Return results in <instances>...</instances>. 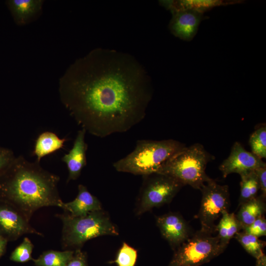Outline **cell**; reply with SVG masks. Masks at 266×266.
Here are the masks:
<instances>
[{"mask_svg":"<svg viewBox=\"0 0 266 266\" xmlns=\"http://www.w3.org/2000/svg\"><path fill=\"white\" fill-rule=\"evenodd\" d=\"M240 176L241 181L239 205L257 197L260 190L258 178L255 171Z\"/></svg>","mask_w":266,"mask_h":266,"instance_id":"22","label":"cell"},{"mask_svg":"<svg viewBox=\"0 0 266 266\" xmlns=\"http://www.w3.org/2000/svg\"><path fill=\"white\" fill-rule=\"evenodd\" d=\"M202 193L200 207L197 215L200 222V230L213 233L215 222L222 212L228 210L230 203L229 187L218 184L210 178L200 189Z\"/></svg>","mask_w":266,"mask_h":266,"instance_id":"8","label":"cell"},{"mask_svg":"<svg viewBox=\"0 0 266 266\" xmlns=\"http://www.w3.org/2000/svg\"><path fill=\"white\" fill-rule=\"evenodd\" d=\"M172 17L168 25L170 32L176 37L190 41L196 34L203 13L194 9H182L171 11Z\"/></svg>","mask_w":266,"mask_h":266,"instance_id":"12","label":"cell"},{"mask_svg":"<svg viewBox=\"0 0 266 266\" xmlns=\"http://www.w3.org/2000/svg\"><path fill=\"white\" fill-rule=\"evenodd\" d=\"M156 223L163 236L174 250L192 234L188 224L178 213L170 212L159 216Z\"/></svg>","mask_w":266,"mask_h":266,"instance_id":"11","label":"cell"},{"mask_svg":"<svg viewBox=\"0 0 266 266\" xmlns=\"http://www.w3.org/2000/svg\"><path fill=\"white\" fill-rule=\"evenodd\" d=\"M58 89L77 124L100 138L127 132L141 122L152 96L150 78L134 58L101 48L71 64Z\"/></svg>","mask_w":266,"mask_h":266,"instance_id":"1","label":"cell"},{"mask_svg":"<svg viewBox=\"0 0 266 266\" xmlns=\"http://www.w3.org/2000/svg\"><path fill=\"white\" fill-rule=\"evenodd\" d=\"M255 171L258 178L260 190L262 192L261 196L265 199L266 197V166L260 167Z\"/></svg>","mask_w":266,"mask_h":266,"instance_id":"29","label":"cell"},{"mask_svg":"<svg viewBox=\"0 0 266 266\" xmlns=\"http://www.w3.org/2000/svg\"><path fill=\"white\" fill-rule=\"evenodd\" d=\"M15 156L10 149L0 146V173L13 161Z\"/></svg>","mask_w":266,"mask_h":266,"instance_id":"27","label":"cell"},{"mask_svg":"<svg viewBox=\"0 0 266 266\" xmlns=\"http://www.w3.org/2000/svg\"><path fill=\"white\" fill-rule=\"evenodd\" d=\"M256 266H266V256L265 254L256 259Z\"/></svg>","mask_w":266,"mask_h":266,"instance_id":"31","label":"cell"},{"mask_svg":"<svg viewBox=\"0 0 266 266\" xmlns=\"http://www.w3.org/2000/svg\"><path fill=\"white\" fill-rule=\"evenodd\" d=\"M234 237L246 251L256 259L264 255L263 249L266 242L259 237L243 231L237 233Z\"/></svg>","mask_w":266,"mask_h":266,"instance_id":"21","label":"cell"},{"mask_svg":"<svg viewBox=\"0 0 266 266\" xmlns=\"http://www.w3.org/2000/svg\"><path fill=\"white\" fill-rule=\"evenodd\" d=\"M66 266H88L86 253L81 249L74 250L72 257Z\"/></svg>","mask_w":266,"mask_h":266,"instance_id":"28","label":"cell"},{"mask_svg":"<svg viewBox=\"0 0 266 266\" xmlns=\"http://www.w3.org/2000/svg\"><path fill=\"white\" fill-rule=\"evenodd\" d=\"M25 234L43 236L14 208L0 202V234L8 241H15Z\"/></svg>","mask_w":266,"mask_h":266,"instance_id":"10","label":"cell"},{"mask_svg":"<svg viewBox=\"0 0 266 266\" xmlns=\"http://www.w3.org/2000/svg\"><path fill=\"white\" fill-rule=\"evenodd\" d=\"M242 230V227L236 215L228 210L222 212L221 219L216 226L217 235L224 245L228 246L230 240Z\"/></svg>","mask_w":266,"mask_h":266,"instance_id":"19","label":"cell"},{"mask_svg":"<svg viewBox=\"0 0 266 266\" xmlns=\"http://www.w3.org/2000/svg\"><path fill=\"white\" fill-rule=\"evenodd\" d=\"M243 231L258 237L266 235V220L264 216L258 218Z\"/></svg>","mask_w":266,"mask_h":266,"instance_id":"26","label":"cell"},{"mask_svg":"<svg viewBox=\"0 0 266 266\" xmlns=\"http://www.w3.org/2000/svg\"><path fill=\"white\" fill-rule=\"evenodd\" d=\"M72 216H82L101 210V204L98 199L93 195L82 184L78 186V194L72 201L63 203L61 207Z\"/></svg>","mask_w":266,"mask_h":266,"instance_id":"15","label":"cell"},{"mask_svg":"<svg viewBox=\"0 0 266 266\" xmlns=\"http://www.w3.org/2000/svg\"><path fill=\"white\" fill-rule=\"evenodd\" d=\"M43 0H8L6 5L15 24L25 26L37 19L42 11Z\"/></svg>","mask_w":266,"mask_h":266,"instance_id":"14","label":"cell"},{"mask_svg":"<svg viewBox=\"0 0 266 266\" xmlns=\"http://www.w3.org/2000/svg\"><path fill=\"white\" fill-rule=\"evenodd\" d=\"M34 245L31 240L25 237L22 242L12 251L10 260L18 263H25L33 260L32 253Z\"/></svg>","mask_w":266,"mask_h":266,"instance_id":"24","label":"cell"},{"mask_svg":"<svg viewBox=\"0 0 266 266\" xmlns=\"http://www.w3.org/2000/svg\"><path fill=\"white\" fill-rule=\"evenodd\" d=\"M213 233L201 230L175 249L168 266H199L222 253L227 246Z\"/></svg>","mask_w":266,"mask_h":266,"instance_id":"6","label":"cell"},{"mask_svg":"<svg viewBox=\"0 0 266 266\" xmlns=\"http://www.w3.org/2000/svg\"><path fill=\"white\" fill-rule=\"evenodd\" d=\"M74 253V250L60 251L50 250L43 252L33 261L35 266H66Z\"/></svg>","mask_w":266,"mask_h":266,"instance_id":"20","label":"cell"},{"mask_svg":"<svg viewBox=\"0 0 266 266\" xmlns=\"http://www.w3.org/2000/svg\"><path fill=\"white\" fill-rule=\"evenodd\" d=\"M56 217L63 223L61 245L65 250L81 249L86 241L99 236L119 234L117 227L102 209L78 217L64 211Z\"/></svg>","mask_w":266,"mask_h":266,"instance_id":"4","label":"cell"},{"mask_svg":"<svg viewBox=\"0 0 266 266\" xmlns=\"http://www.w3.org/2000/svg\"><path fill=\"white\" fill-rule=\"evenodd\" d=\"M213 157L202 144L195 143L174 154L157 173L168 176L183 186L188 185L200 190L211 178L206 174L205 169Z\"/></svg>","mask_w":266,"mask_h":266,"instance_id":"5","label":"cell"},{"mask_svg":"<svg viewBox=\"0 0 266 266\" xmlns=\"http://www.w3.org/2000/svg\"><path fill=\"white\" fill-rule=\"evenodd\" d=\"M137 258L136 250L124 242L112 263H116L117 266H134Z\"/></svg>","mask_w":266,"mask_h":266,"instance_id":"25","label":"cell"},{"mask_svg":"<svg viewBox=\"0 0 266 266\" xmlns=\"http://www.w3.org/2000/svg\"><path fill=\"white\" fill-rule=\"evenodd\" d=\"M59 181L58 175L45 170L36 160L15 156L0 173V202L13 207L30 222L41 208L61 207Z\"/></svg>","mask_w":266,"mask_h":266,"instance_id":"2","label":"cell"},{"mask_svg":"<svg viewBox=\"0 0 266 266\" xmlns=\"http://www.w3.org/2000/svg\"><path fill=\"white\" fill-rule=\"evenodd\" d=\"M86 133V132L83 129L78 131L72 147L62 158V161L66 164L68 169L67 182L76 180L87 165L88 145L85 140Z\"/></svg>","mask_w":266,"mask_h":266,"instance_id":"13","label":"cell"},{"mask_svg":"<svg viewBox=\"0 0 266 266\" xmlns=\"http://www.w3.org/2000/svg\"><path fill=\"white\" fill-rule=\"evenodd\" d=\"M241 2V1L221 0H184L161 1L163 6L171 11L182 9H190L204 13L214 7Z\"/></svg>","mask_w":266,"mask_h":266,"instance_id":"18","label":"cell"},{"mask_svg":"<svg viewBox=\"0 0 266 266\" xmlns=\"http://www.w3.org/2000/svg\"><path fill=\"white\" fill-rule=\"evenodd\" d=\"M266 166V163L252 152L244 149L236 141L233 144L230 154L219 166L224 178L231 173L240 176L248 174L256 169Z\"/></svg>","mask_w":266,"mask_h":266,"instance_id":"9","label":"cell"},{"mask_svg":"<svg viewBox=\"0 0 266 266\" xmlns=\"http://www.w3.org/2000/svg\"><path fill=\"white\" fill-rule=\"evenodd\" d=\"M66 138H60L54 133L46 131L41 133L35 141L33 154L36 157V161L41 159L63 148Z\"/></svg>","mask_w":266,"mask_h":266,"instance_id":"16","label":"cell"},{"mask_svg":"<svg viewBox=\"0 0 266 266\" xmlns=\"http://www.w3.org/2000/svg\"><path fill=\"white\" fill-rule=\"evenodd\" d=\"M143 178L135 207L138 216L169 203L183 187L174 179L162 174L155 173Z\"/></svg>","mask_w":266,"mask_h":266,"instance_id":"7","label":"cell"},{"mask_svg":"<svg viewBox=\"0 0 266 266\" xmlns=\"http://www.w3.org/2000/svg\"><path fill=\"white\" fill-rule=\"evenodd\" d=\"M249 143L252 153L262 159L266 158V127L263 125L250 135Z\"/></svg>","mask_w":266,"mask_h":266,"instance_id":"23","label":"cell"},{"mask_svg":"<svg viewBox=\"0 0 266 266\" xmlns=\"http://www.w3.org/2000/svg\"><path fill=\"white\" fill-rule=\"evenodd\" d=\"M8 241L0 234V257L5 253Z\"/></svg>","mask_w":266,"mask_h":266,"instance_id":"30","label":"cell"},{"mask_svg":"<svg viewBox=\"0 0 266 266\" xmlns=\"http://www.w3.org/2000/svg\"><path fill=\"white\" fill-rule=\"evenodd\" d=\"M265 200L261 196L256 197L239 205L240 208L236 216L242 230L264 215L266 208Z\"/></svg>","mask_w":266,"mask_h":266,"instance_id":"17","label":"cell"},{"mask_svg":"<svg viewBox=\"0 0 266 266\" xmlns=\"http://www.w3.org/2000/svg\"><path fill=\"white\" fill-rule=\"evenodd\" d=\"M186 145L174 139L138 140L134 149L113 163L118 172L146 176L157 173L162 165Z\"/></svg>","mask_w":266,"mask_h":266,"instance_id":"3","label":"cell"}]
</instances>
